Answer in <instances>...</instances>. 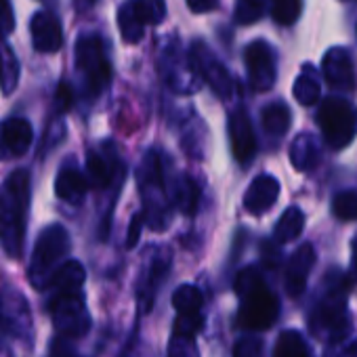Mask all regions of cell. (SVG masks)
I'll return each mask as SVG.
<instances>
[{
	"label": "cell",
	"mask_w": 357,
	"mask_h": 357,
	"mask_svg": "<svg viewBox=\"0 0 357 357\" xmlns=\"http://www.w3.org/2000/svg\"><path fill=\"white\" fill-rule=\"evenodd\" d=\"M303 11V0H271V15L280 26H292Z\"/></svg>",
	"instance_id": "cell-29"
},
{
	"label": "cell",
	"mask_w": 357,
	"mask_h": 357,
	"mask_svg": "<svg viewBox=\"0 0 357 357\" xmlns=\"http://www.w3.org/2000/svg\"><path fill=\"white\" fill-rule=\"evenodd\" d=\"M332 211L340 221H355L357 219V194L340 192L332 202Z\"/></svg>",
	"instance_id": "cell-33"
},
{
	"label": "cell",
	"mask_w": 357,
	"mask_h": 357,
	"mask_svg": "<svg viewBox=\"0 0 357 357\" xmlns=\"http://www.w3.org/2000/svg\"><path fill=\"white\" fill-rule=\"evenodd\" d=\"M51 357H78V355L72 349H68L61 340H55L53 351H51Z\"/></svg>",
	"instance_id": "cell-40"
},
{
	"label": "cell",
	"mask_w": 357,
	"mask_h": 357,
	"mask_svg": "<svg viewBox=\"0 0 357 357\" xmlns=\"http://www.w3.org/2000/svg\"><path fill=\"white\" fill-rule=\"evenodd\" d=\"M303 227H305V215H303V211L296 208V206H290L280 217V221H278V225L273 229V238L280 244H288V242L296 240L303 234Z\"/></svg>",
	"instance_id": "cell-21"
},
{
	"label": "cell",
	"mask_w": 357,
	"mask_h": 357,
	"mask_svg": "<svg viewBox=\"0 0 357 357\" xmlns=\"http://www.w3.org/2000/svg\"><path fill=\"white\" fill-rule=\"evenodd\" d=\"M76 68L86 84V91L97 97L112 82V63L99 36L84 34L76 40Z\"/></svg>",
	"instance_id": "cell-5"
},
{
	"label": "cell",
	"mask_w": 357,
	"mask_h": 357,
	"mask_svg": "<svg viewBox=\"0 0 357 357\" xmlns=\"http://www.w3.org/2000/svg\"><path fill=\"white\" fill-rule=\"evenodd\" d=\"M248 78L255 91H269L275 84V57L265 40H255L244 51Z\"/></svg>",
	"instance_id": "cell-10"
},
{
	"label": "cell",
	"mask_w": 357,
	"mask_h": 357,
	"mask_svg": "<svg viewBox=\"0 0 357 357\" xmlns=\"http://www.w3.org/2000/svg\"><path fill=\"white\" fill-rule=\"evenodd\" d=\"M313 265H315V250L311 244H303L290 257L288 267H286V292L292 298H298L305 292Z\"/></svg>",
	"instance_id": "cell-14"
},
{
	"label": "cell",
	"mask_w": 357,
	"mask_h": 357,
	"mask_svg": "<svg viewBox=\"0 0 357 357\" xmlns=\"http://www.w3.org/2000/svg\"><path fill=\"white\" fill-rule=\"evenodd\" d=\"M168 267H170V255L166 250H160L153 257V261H151V265H149V269H147V273H145V278L141 282V288H139V296L143 301L145 311L155 301V292H158L160 284L164 282V278L168 273Z\"/></svg>",
	"instance_id": "cell-18"
},
{
	"label": "cell",
	"mask_w": 357,
	"mask_h": 357,
	"mask_svg": "<svg viewBox=\"0 0 357 357\" xmlns=\"http://www.w3.org/2000/svg\"><path fill=\"white\" fill-rule=\"evenodd\" d=\"M290 160L298 170H309L317 164V145L309 135H301L292 141L290 145Z\"/></svg>",
	"instance_id": "cell-27"
},
{
	"label": "cell",
	"mask_w": 357,
	"mask_h": 357,
	"mask_svg": "<svg viewBox=\"0 0 357 357\" xmlns=\"http://www.w3.org/2000/svg\"><path fill=\"white\" fill-rule=\"evenodd\" d=\"M118 28L122 32V38L130 45L139 43L145 32V24L141 22L137 9H135V0H128L126 5L120 7L118 11Z\"/></svg>",
	"instance_id": "cell-23"
},
{
	"label": "cell",
	"mask_w": 357,
	"mask_h": 357,
	"mask_svg": "<svg viewBox=\"0 0 357 357\" xmlns=\"http://www.w3.org/2000/svg\"><path fill=\"white\" fill-rule=\"evenodd\" d=\"M116 155H105L101 151H91L86 158V181L95 190H105L114 181L116 174Z\"/></svg>",
	"instance_id": "cell-19"
},
{
	"label": "cell",
	"mask_w": 357,
	"mask_h": 357,
	"mask_svg": "<svg viewBox=\"0 0 357 357\" xmlns=\"http://www.w3.org/2000/svg\"><path fill=\"white\" fill-rule=\"evenodd\" d=\"M261 13H263L261 0H240L236 9V20L240 24H252L261 17Z\"/></svg>",
	"instance_id": "cell-34"
},
{
	"label": "cell",
	"mask_w": 357,
	"mask_h": 357,
	"mask_svg": "<svg viewBox=\"0 0 357 357\" xmlns=\"http://www.w3.org/2000/svg\"><path fill=\"white\" fill-rule=\"evenodd\" d=\"M143 213H137L132 219H130V225H128V234H126V248H135L139 238H141V227H143Z\"/></svg>",
	"instance_id": "cell-37"
},
{
	"label": "cell",
	"mask_w": 357,
	"mask_h": 357,
	"mask_svg": "<svg viewBox=\"0 0 357 357\" xmlns=\"http://www.w3.org/2000/svg\"><path fill=\"white\" fill-rule=\"evenodd\" d=\"M278 196H280L278 178L271 174H261L255 178L244 194V208L255 217L265 215L278 202Z\"/></svg>",
	"instance_id": "cell-15"
},
{
	"label": "cell",
	"mask_w": 357,
	"mask_h": 357,
	"mask_svg": "<svg viewBox=\"0 0 357 357\" xmlns=\"http://www.w3.org/2000/svg\"><path fill=\"white\" fill-rule=\"evenodd\" d=\"M74 3H76L78 9H89V7L95 5V0H74Z\"/></svg>",
	"instance_id": "cell-41"
},
{
	"label": "cell",
	"mask_w": 357,
	"mask_h": 357,
	"mask_svg": "<svg viewBox=\"0 0 357 357\" xmlns=\"http://www.w3.org/2000/svg\"><path fill=\"white\" fill-rule=\"evenodd\" d=\"M86 280V271L78 261H68L59 265L49 282L53 292H66V290H82Z\"/></svg>",
	"instance_id": "cell-20"
},
{
	"label": "cell",
	"mask_w": 357,
	"mask_h": 357,
	"mask_svg": "<svg viewBox=\"0 0 357 357\" xmlns=\"http://www.w3.org/2000/svg\"><path fill=\"white\" fill-rule=\"evenodd\" d=\"M166 357H200L198 347H196V336L181 334V332H172Z\"/></svg>",
	"instance_id": "cell-32"
},
{
	"label": "cell",
	"mask_w": 357,
	"mask_h": 357,
	"mask_svg": "<svg viewBox=\"0 0 357 357\" xmlns=\"http://www.w3.org/2000/svg\"><path fill=\"white\" fill-rule=\"evenodd\" d=\"M229 141H231L234 158L240 164H248L255 158L257 139H255L250 118H248V114L244 109H236L229 116Z\"/></svg>",
	"instance_id": "cell-11"
},
{
	"label": "cell",
	"mask_w": 357,
	"mask_h": 357,
	"mask_svg": "<svg viewBox=\"0 0 357 357\" xmlns=\"http://www.w3.org/2000/svg\"><path fill=\"white\" fill-rule=\"evenodd\" d=\"M34 141V128L24 118H11L0 126V155L20 158Z\"/></svg>",
	"instance_id": "cell-12"
},
{
	"label": "cell",
	"mask_w": 357,
	"mask_h": 357,
	"mask_svg": "<svg viewBox=\"0 0 357 357\" xmlns=\"http://www.w3.org/2000/svg\"><path fill=\"white\" fill-rule=\"evenodd\" d=\"M172 198L183 215H194L200 202V188L196 185V181L192 176H181L172 188Z\"/></svg>",
	"instance_id": "cell-22"
},
{
	"label": "cell",
	"mask_w": 357,
	"mask_h": 357,
	"mask_svg": "<svg viewBox=\"0 0 357 357\" xmlns=\"http://www.w3.org/2000/svg\"><path fill=\"white\" fill-rule=\"evenodd\" d=\"M188 5L194 13H208L217 7V0H188Z\"/></svg>",
	"instance_id": "cell-39"
},
{
	"label": "cell",
	"mask_w": 357,
	"mask_h": 357,
	"mask_svg": "<svg viewBox=\"0 0 357 357\" xmlns=\"http://www.w3.org/2000/svg\"><path fill=\"white\" fill-rule=\"evenodd\" d=\"M70 252V236L63 225H49L36 240L28 278L34 288H47L55 269Z\"/></svg>",
	"instance_id": "cell-4"
},
{
	"label": "cell",
	"mask_w": 357,
	"mask_h": 357,
	"mask_svg": "<svg viewBox=\"0 0 357 357\" xmlns=\"http://www.w3.org/2000/svg\"><path fill=\"white\" fill-rule=\"evenodd\" d=\"M55 328L68 338H80L91 328V315L84 305L82 290H66L53 292V301L49 305Z\"/></svg>",
	"instance_id": "cell-8"
},
{
	"label": "cell",
	"mask_w": 357,
	"mask_h": 357,
	"mask_svg": "<svg viewBox=\"0 0 357 357\" xmlns=\"http://www.w3.org/2000/svg\"><path fill=\"white\" fill-rule=\"evenodd\" d=\"M55 103H57V109L61 114L72 109V89L68 86V82H59L57 93H55Z\"/></svg>",
	"instance_id": "cell-38"
},
{
	"label": "cell",
	"mask_w": 357,
	"mask_h": 357,
	"mask_svg": "<svg viewBox=\"0 0 357 357\" xmlns=\"http://www.w3.org/2000/svg\"><path fill=\"white\" fill-rule=\"evenodd\" d=\"M236 292L240 296L238 324L244 330H267L275 324L280 301L255 267H246L238 273Z\"/></svg>",
	"instance_id": "cell-2"
},
{
	"label": "cell",
	"mask_w": 357,
	"mask_h": 357,
	"mask_svg": "<svg viewBox=\"0 0 357 357\" xmlns=\"http://www.w3.org/2000/svg\"><path fill=\"white\" fill-rule=\"evenodd\" d=\"M190 61L196 70L198 76H202V80L215 91V95H219L221 99H229L234 93V82L229 72L225 70V66L213 55V51L202 45V43H194L192 51H190Z\"/></svg>",
	"instance_id": "cell-9"
},
{
	"label": "cell",
	"mask_w": 357,
	"mask_h": 357,
	"mask_svg": "<svg viewBox=\"0 0 357 357\" xmlns=\"http://www.w3.org/2000/svg\"><path fill=\"white\" fill-rule=\"evenodd\" d=\"M20 82V61L9 45H0V91L11 95Z\"/></svg>",
	"instance_id": "cell-24"
},
{
	"label": "cell",
	"mask_w": 357,
	"mask_h": 357,
	"mask_svg": "<svg viewBox=\"0 0 357 357\" xmlns=\"http://www.w3.org/2000/svg\"><path fill=\"white\" fill-rule=\"evenodd\" d=\"M290 107L282 101H275V103H269L263 114H261V120H263V128L269 132V135H275V137H282L288 128H290Z\"/></svg>",
	"instance_id": "cell-25"
},
{
	"label": "cell",
	"mask_w": 357,
	"mask_h": 357,
	"mask_svg": "<svg viewBox=\"0 0 357 357\" xmlns=\"http://www.w3.org/2000/svg\"><path fill=\"white\" fill-rule=\"evenodd\" d=\"M317 124L332 149H344L357 135V107L342 99H326L319 105Z\"/></svg>",
	"instance_id": "cell-6"
},
{
	"label": "cell",
	"mask_w": 357,
	"mask_h": 357,
	"mask_svg": "<svg viewBox=\"0 0 357 357\" xmlns=\"http://www.w3.org/2000/svg\"><path fill=\"white\" fill-rule=\"evenodd\" d=\"M234 357H263V340L257 336H244L236 342Z\"/></svg>",
	"instance_id": "cell-35"
},
{
	"label": "cell",
	"mask_w": 357,
	"mask_h": 357,
	"mask_svg": "<svg viewBox=\"0 0 357 357\" xmlns=\"http://www.w3.org/2000/svg\"><path fill=\"white\" fill-rule=\"evenodd\" d=\"M15 20H13V9L9 0H0V36H7L13 32Z\"/></svg>",
	"instance_id": "cell-36"
},
{
	"label": "cell",
	"mask_w": 357,
	"mask_h": 357,
	"mask_svg": "<svg viewBox=\"0 0 357 357\" xmlns=\"http://www.w3.org/2000/svg\"><path fill=\"white\" fill-rule=\"evenodd\" d=\"M139 185H141V198H143V219H147V225L153 231H164L168 225V213H170V196L164 188L162 176V164L160 155L155 151H149L139 168Z\"/></svg>",
	"instance_id": "cell-3"
},
{
	"label": "cell",
	"mask_w": 357,
	"mask_h": 357,
	"mask_svg": "<svg viewBox=\"0 0 357 357\" xmlns=\"http://www.w3.org/2000/svg\"><path fill=\"white\" fill-rule=\"evenodd\" d=\"M86 190H89V181L80 170L68 168V166L59 170V174L55 178V194L59 200L80 204L82 198L86 196Z\"/></svg>",
	"instance_id": "cell-17"
},
{
	"label": "cell",
	"mask_w": 357,
	"mask_h": 357,
	"mask_svg": "<svg viewBox=\"0 0 357 357\" xmlns=\"http://www.w3.org/2000/svg\"><path fill=\"white\" fill-rule=\"evenodd\" d=\"M202 292L196 286L183 284L178 286L172 294V307L178 311V315H190V313H200L202 311Z\"/></svg>",
	"instance_id": "cell-28"
},
{
	"label": "cell",
	"mask_w": 357,
	"mask_h": 357,
	"mask_svg": "<svg viewBox=\"0 0 357 357\" xmlns=\"http://www.w3.org/2000/svg\"><path fill=\"white\" fill-rule=\"evenodd\" d=\"M353 273H355V278H357V238H355V242H353Z\"/></svg>",
	"instance_id": "cell-42"
},
{
	"label": "cell",
	"mask_w": 357,
	"mask_h": 357,
	"mask_svg": "<svg viewBox=\"0 0 357 357\" xmlns=\"http://www.w3.org/2000/svg\"><path fill=\"white\" fill-rule=\"evenodd\" d=\"M30 32H32V45L38 53H57L63 45V32L61 24L55 15L47 11H38L32 22H30Z\"/></svg>",
	"instance_id": "cell-13"
},
{
	"label": "cell",
	"mask_w": 357,
	"mask_h": 357,
	"mask_svg": "<svg viewBox=\"0 0 357 357\" xmlns=\"http://www.w3.org/2000/svg\"><path fill=\"white\" fill-rule=\"evenodd\" d=\"M135 9L141 17V22L147 24H162L166 17V3L164 0H135Z\"/></svg>",
	"instance_id": "cell-31"
},
{
	"label": "cell",
	"mask_w": 357,
	"mask_h": 357,
	"mask_svg": "<svg viewBox=\"0 0 357 357\" xmlns=\"http://www.w3.org/2000/svg\"><path fill=\"white\" fill-rule=\"evenodd\" d=\"M273 357H311V349L296 330H284L275 340Z\"/></svg>",
	"instance_id": "cell-26"
},
{
	"label": "cell",
	"mask_w": 357,
	"mask_h": 357,
	"mask_svg": "<svg viewBox=\"0 0 357 357\" xmlns=\"http://www.w3.org/2000/svg\"><path fill=\"white\" fill-rule=\"evenodd\" d=\"M292 95H294V99L301 105H313V103L319 101V95L321 93H319L317 80L313 76H309V74H303V76L296 78L294 89H292Z\"/></svg>",
	"instance_id": "cell-30"
},
{
	"label": "cell",
	"mask_w": 357,
	"mask_h": 357,
	"mask_svg": "<svg viewBox=\"0 0 357 357\" xmlns=\"http://www.w3.org/2000/svg\"><path fill=\"white\" fill-rule=\"evenodd\" d=\"M30 172L13 170L0 183V246L11 259H20L26 240L30 211Z\"/></svg>",
	"instance_id": "cell-1"
},
{
	"label": "cell",
	"mask_w": 357,
	"mask_h": 357,
	"mask_svg": "<svg viewBox=\"0 0 357 357\" xmlns=\"http://www.w3.org/2000/svg\"><path fill=\"white\" fill-rule=\"evenodd\" d=\"M311 332L330 342H342L351 332V319L347 311V303L342 292H330L311 315Z\"/></svg>",
	"instance_id": "cell-7"
},
{
	"label": "cell",
	"mask_w": 357,
	"mask_h": 357,
	"mask_svg": "<svg viewBox=\"0 0 357 357\" xmlns=\"http://www.w3.org/2000/svg\"><path fill=\"white\" fill-rule=\"evenodd\" d=\"M324 78L336 86V89H353L355 86V68H353V59L349 55V51L334 47L324 55Z\"/></svg>",
	"instance_id": "cell-16"
}]
</instances>
